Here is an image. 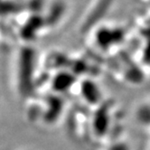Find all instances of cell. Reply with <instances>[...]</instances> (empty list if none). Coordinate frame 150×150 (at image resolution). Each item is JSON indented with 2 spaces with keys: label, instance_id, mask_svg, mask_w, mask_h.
Here are the masks:
<instances>
[{
  "label": "cell",
  "instance_id": "6da1fadb",
  "mask_svg": "<svg viewBox=\"0 0 150 150\" xmlns=\"http://www.w3.org/2000/svg\"><path fill=\"white\" fill-rule=\"evenodd\" d=\"M108 150H128V146L124 143H117L112 145Z\"/></svg>",
  "mask_w": 150,
  "mask_h": 150
}]
</instances>
